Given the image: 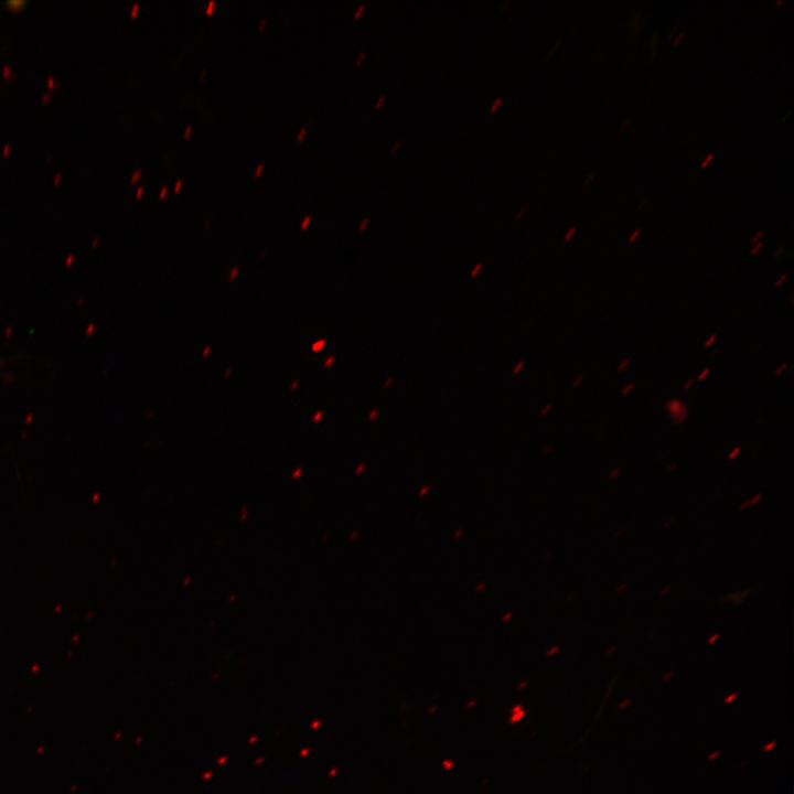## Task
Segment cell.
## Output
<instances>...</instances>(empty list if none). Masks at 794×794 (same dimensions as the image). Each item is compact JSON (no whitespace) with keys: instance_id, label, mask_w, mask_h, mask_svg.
I'll list each match as a JSON object with an SVG mask.
<instances>
[{"instance_id":"cell-34","label":"cell","mask_w":794,"mask_h":794,"mask_svg":"<svg viewBox=\"0 0 794 794\" xmlns=\"http://www.w3.org/2000/svg\"><path fill=\"white\" fill-rule=\"evenodd\" d=\"M523 365H524V363L521 362V363L517 365V367L514 369V374L518 373L519 369H522Z\"/></svg>"},{"instance_id":"cell-4","label":"cell","mask_w":794,"mask_h":794,"mask_svg":"<svg viewBox=\"0 0 794 794\" xmlns=\"http://www.w3.org/2000/svg\"><path fill=\"white\" fill-rule=\"evenodd\" d=\"M238 270H239V268L237 266L232 269V271L228 276L229 281H234L236 279V277L238 275Z\"/></svg>"},{"instance_id":"cell-19","label":"cell","mask_w":794,"mask_h":794,"mask_svg":"<svg viewBox=\"0 0 794 794\" xmlns=\"http://www.w3.org/2000/svg\"><path fill=\"white\" fill-rule=\"evenodd\" d=\"M693 384H694V378H689L687 380V383L684 385L683 390H685V391L688 390Z\"/></svg>"},{"instance_id":"cell-10","label":"cell","mask_w":794,"mask_h":794,"mask_svg":"<svg viewBox=\"0 0 794 794\" xmlns=\"http://www.w3.org/2000/svg\"><path fill=\"white\" fill-rule=\"evenodd\" d=\"M634 387H635V385H634L633 383L627 384V385L623 388L622 395H623V396L629 395V393H630Z\"/></svg>"},{"instance_id":"cell-1","label":"cell","mask_w":794,"mask_h":794,"mask_svg":"<svg viewBox=\"0 0 794 794\" xmlns=\"http://www.w3.org/2000/svg\"><path fill=\"white\" fill-rule=\"evenodd\" d=\"M665 409L675 425L682 423L688 416V406L676 398L668 399L665 403Z\"/></svg>"},{"instance_id":"cell-13","label":"cell","mask_w":794,"mask_h":794,"mask_svg":"<svg viewBox=\"0 0 794 794\" xmlns=\"http://www.w3.org/2000/svg\"><path fill=\"white\" fill-rule=\"evenodd\" d=\"M576 229H577L576 226L571 227V228L568 230V233L565 235V240H569V239L571 238V236L576 233Z\"/></svg>"},{"instance_id":"cell-20","label":"cell","mask_w":794,"mask_h":794,"mask_svg":"<svg viewBox=\"0 0 794 794\" xmlns=\"http://www.w3.org/2000/svg\"><path fill=\"white\" fill-rule=\"evenodd\" d=\"M739 452H740V447H737V448H736L734 450H732V452L729 454L728 459H729V460H732L733 458H736V455H737Z\"/></svg>"},{"instance_id":"cell-5","label":"cell","mask_w":794,"mask_h":794,"mask_svg":"<svg viewBox=\"0 0 794 794\" xmlns=\"http://www.w3.org/2000/svg\"><path fill=\"white\" fill-rule=\"evenodd\" d=\"M787 278H788V273H787V272L783 273V275L775 281V285H774V286H775V287H780L781 285H783V282H785V280H786Z\"/></svg>"},{"instance_id":"cell-40","label":"cell","mask_w":794,"mask_h":794,"mask_svg":"<svg viewBox=\"0 0 794 794\" xmlns=\"http://www.w3.org/2000/svg\"><path fill=\"white\" fill-rule=\"evenodd\" d=\"M736 695L729 696L728 699H726V702H729L730 700L734 699Z\"/></svg>"},{"instance_id":"cell-42","label":"cell","mask_w":794,"mask_h":794,"mask_svg":"<svg viewBox=\"0 0 794 794\" xmlns=\"http://www.w3.org/2000/svg\"><path fill=\"white\" fill-rule=\"evenodd\" d=\"M398 146H399V141H397V142L395 143V146H394V148H393V150H391L393 153L395 152V149H396V147H398Z\"/></svg>"},{"instance_id":"cell-6","label":"cell","mask_w":794,"mask_h":794,"mask_svg":"<svg viewBox=\"0 0 794 794\" xmlns=\"http://www.w3.org/2000/svg\"><path fill=\"white\" fill-rule=\"evenodd\" d=\"M709 372L710 369L708 367L702 369V372L698 375L697 380L702 382L708 376Z\"/></svg>"},{"instance_id":"cell-24","label":"cell","mask_w":794,"mask_h":794,"mask_svg":"<svg viewBox=\"0 0 794 794\" xmlns=\"http://www.w3.org/2000/svg\"><path fill=\"white\" fill-rule=\"evenodd\" d=\"M550 409H551V404H548V405L541 410V416L547 415V412H548Z\"/></svg>"},{"instance_id":"cell-38","label":"cell","mask_w":794,"mask_h":794,"mask_svg":"<svg viewBox=\"0 0 794 794\" xmlns=\"http://www.w3.org/2000/svg\"><path fill=\"white\" fill-rule=\"evenodd\" d=\"M167 192H168V187L164 186V187H162L160 195L164 196L167 194Z\"/></svg>"},{"instance_id":"cell-29","label":"cell","mask_w":794,"mask_h":794,"mask_svg":"<svg viewBox=\"0 0 794 794\" xmlns=\"http://www.w3.org/2000/svg\"><path fill=\"white\" fill-rule=\"evenodd\" d=\"M262 168H264V164L260 163V164L256 168V170H255V175H259V173L261 172Z\"/></svg>"},{"instance_id":"cell-17","label":"cell","mask_w":794,"mask_h":794,"mask_svg":"<svg viewBox=\"0 0 794 794\" xmlns=\"http://www.w3.org/2000/svg\"><path fill=\"white\" fill-rule=\"evenodd\" d=\"M334 361H335V357H334L333 355L329 356V357L325 360L324 366H325V367H330V366L333 364Z\"/></svg>"},{"instance_id":"cell-35","label":"cell","mask_w":794,"mask_h":794,"mask_svg":"<svg viewBox=\"0 0 794 794\" xmlns=\"http://www.w3.org/2000/svg\"><path fill=\"white\" fill-rule=\"evenodd\" d=\"M364 55H365L364 52H362V53L360 54V56H358V58H357V61H356V64H357V65L361 64V61L363 60Z\"/></svg>"},{"instance_id":"cell-32","label":"cell","mask_w":794,"mask_h":794,"mask_svg":"<svg viewBox=\"0 0 794 794\" xmlns=\"http://www.w3.org/2000/svg\"><path fill=\"white\" fill-rule=\"evenodd\" d=\"M191 130H192V126H191V125L186 126V128H185V130H184V136H189V133L191 132Z\"/></svg>"},{"instance_id":"cell-3","label":"cell","mask_w":794,"mask_h":794,"mask_svg":"<svg viewBox=\"0 0 794 794\" xmlns=\"http://www.w3.org/2000/svg\"><path fill=\"white\" fill-rule=\"evenodd\" d=\"M630 363H631V360H630V358L623 360V361L618 365V371H619V372H623V371L629 366Z\"/></svg>"},{"instance_id":"cell-11","label":"cell","mask_w":794,"mask_h":794,"mask_svg":"<svg viewBox=\"0 0 794 794\" xmlns=\"http://www.w3.org/2000/svg\"><path fill=\"white\" fill-rule=\"evenodd\" d=\"M640 234H641V229L640 228L635 229L633 232V234L630 236L629 243H634Z\"/></svg>"},{"instance_id":"cell-37","label":"cell","mask_w":794,"mask_h":794,"mask_svg":"<svg viewBox=\"0 0 794 794\" xmlns=\"http://www.w3.org/2000/svg\"><path fill=\"white\" fill-rule=\"evenodd\" d=\"M266 21H267L266 18H262V19H261L260 24H259V29H260V30H261V29L264 28V25L266 24Z\"/></svg>"},{"instance_id":"cell-18","label":"cell","mask_w":794,"mask_h":794,"mask_svg":"<svg viewBox=\"0 0 794 794\" xmlns=\"http://www.w3.org/2000/svg\"><path fill=\"white\" fill-rule=\"evenodd\" d=\"M322 416H323V411H322V410L316 411V412L314 414V416H313V421H314V422L320 421V419L322 418Z\"/></svg>"},{"instance_id":"cell-36","label":"cell","mask_w":794,"mask_h":794,"mask_svg":"<svg viewBox=\"0 0 794 794\" xmlns=\"http://www.w3.org/2000/svg\"><path fill=\"white\" fill-rule=\"evenodd\" d=\"M377 412H378V410H377V409H374V410L369 414V419H374L375 416L377 415Z\"/></svg>"},{"instance_id":"cell-22","label":"cell","mask_w":794,"mask_h":794,"mask_svg":"<svg viewBox=\"0 0 794 794\" xmlns=\"http://www.w3.org/2000/svg\"><path fill=\"white\" fill-rule=\"evenodd\" d=\"M214 4H215V2H214V1H210V2H208V6H207V8H206V12H207V13H210V12H212V11H213V9H214Z\"/></svg>"},{"instance_id":"cell-33","label":"cell","mask_w":794,"mask_h":794,"mask_svg":"<svg viewBox=\"0 0 794 794\" xmlns=\"http://www.w3.org/2000/svg\"><path fill=\"white\" fill-rule=\"evenodd\" d=\"M384 98H385L384 95L379 97L378 101H377L376 105H375L376 108H378V107L380 106V104L383 103Z\"/></svg>"},{"instance_id":"cell-27","label":"cell","mask_w":794,"mask_h":794,"mask_svg":"<svg viewBox=\"0 0 794 794\" xmlns=\"http://www.w3.org/2000/svg\"><path fill=\"white\" fill-rule=\"evenodd\" d=\"M299 384H300V382H299L298 379H296V380L290 385V389H291V390H296Z\"/></svg>"},{"instance_id":"cell-9","label":"cell","mask_w":794,"mask_h":794,"mask_svg":"<svg viewBox=\"0 0 794 794\" xmlns=\"http://www.w3.org/2000/svg\"><path fill=\"white\" fill-rule=\"evenodd\" d=\"M787 368V363H782L774 372L775 375L782 374Z\"/></svg>"},{"instance_id":"cell-8","label":"cell","mask_w":794,"mask_h":794,"mask_svg":"<svg viewBox=\"0 0 794 794\" xmlns=\"http://www.w3.org/2000/svg\"><path fill=\"white\" fill-rule=\"evenodd\" d=\"M762 246H763L762 242L757 243V245L751 249L750 255L751 256L757 255L758 251L762 248Z\"/></svg>"},{"instance_id":"cell-2","label":"cell","mask_w":794,"mask_h":794,"mask_svg":"<svg viewBox=\"0 0 794 794\" xmlns=\"http://www.w3.org/2000/svg\"><path fill=\"white\" fill-rule=\"evenodd\" d=\"M325 344H326V341L324 339H321L312 344V351L320 352L324 348Z\"/></svg>"},{"instance_id":"cell-15","label":"cell","mask_w":794,"mask_h":794,"mask_svg":"<svg viewBox=\"0 0 794 794\" xmlns=\"http://www.w3.org/2000/svg\"><path fill=\"white\" fill-rule=\"evenodd\" d=\"M310 221H311V216H310V215H309V216H305V217L302 219V222H301V224H300V227H301V228H305L307 225L310 223Z\"/></svg>"},{"instance_id":"cell-30","label":"cell","mask_w":794,"mask_h":794,"mask_svg":"<svg viewBox=\"0 0 794 794\" xmlns=\"http://www.w3.org/2000/svg\"><path fill=\"white\" fill-rule=\"evenodd\" d=\"M367 223H368V219H367V218L363 219L362 223H361V225H360V227H358V229H360V230H363Z\"/></svg>"},{"instance_id":"cell-25","label":"cell","mask_w":794,"mask_h":794,"mask_svg":"<svg viewBox=\"0 0 794 794\" xmlns=\"http://www.w3.org/2000/svg\"><path fill=\"white\" fill-rule=\"evenodd\" d=\"M305 131H307L305 128L301 129V130L299 131L298 136H297V140H301L302 137L304 136Z\"/></svg>"},{"instance_id":"cell-7","label":"cell","mask_w":794,"mask_h":794,"mask_svg":"<svg viewBox=\"0 0 794 794\" xmlns=\"http://www.w3.org/2000/svg\"><path fill=\"white\" fill-rule=\"evenodd\" d=\"M716 340H717V334L710 335V337L704 343V346L705 347L711 346Z\"/></svg>"},{"instance_id":"cell-23","label":"cell","mask_w":794,"mask_h":794,"mask_svg":"<svg viewBox=\"0 0 794 794\" xmlns=\"http://www.w3.org/2000/svg\"><path fill=\"white\" fill-rule=\"evenodd\" d=\"M502 101V98H497L495 103L491 107V111H494L497 108V105Z\"/></svg>"},{"instance_id":"cell-16","label":"cell","mask_w":794,"mask_h":794,"mask_svg":"<svg viewBox=\"0 0 794 794\" xmlns=\"http://www.w3.org/2000/svg\"><path fill=\"white\" fill-rule=\"evenodd\" d=\"M715 157L713 153H709V155L702 161L701 168H706L709 161Z\"/></svg>"},{"instance_id":"cell-41","label":"cell","mask_w":794,"mask_h":794,"mask_svg":"<svg viewBox=\"0 0 794 794\" xmlns=\"http://www.w3.org/2000/svg\"><path fill=\"white\" fill-rule=\"evenodd\" d=\"M775 744V742H772L771 744L765 747V750L768 751L770 748H772Z\"/></svg>"},{"instance_id":"cell-39","label":"cell","mask_w":794,"mask_h":794,"mask_svg":"<svg viewBox=\"0 0 794 794\" xmlns=\"http://www.w3.org/2000/svg\"><path fill=\"white\" fill-rule=\"evenodd\" d=\"M230 374H232V368H227V369H226V375H225V377L227 378L228 375H230Z\"/></svg>"},{"instance_id":"cell-28","label":"cell","mask_w":794,"mask_h":794,"mask_svg":"<svg viewBox=\"0 0 794 794\" xmlns=\"http://www.w3.org/2000/svg\"><path fill=\"white\" fill-rule=\"evenodd\" d=\"M364 7H365L364 4H361V6L357 8V11H356L355 14H354L355 18H358V15H360V13L363 11Z\"/></svg>"},{"instance_id":"cell-21","label":"cell","mask_w":794,"mask_h":794,"mask_svg":"<svg viewBox=\"0 0 794 794\" xmlns=\"http://www.w3.org/2000/svg\"><path fill=\"white\" fill-rule=\"evenodd\" d=\"M481 267H482V265H481V264H478V265L475 266V268L472 270L471 277H475V276L478 275L479 270L481 269Z\"/></svg>"},{"instance_id":"cell-43","label":"cell","mask_w":794,"mask_h":794,"mask_svg":"<svg viewBox=\"0 0 794 794\" xmlns=\"http://www.w3.org/2000/svg\"><path fill=\"white\" fill-rule=\"evenodd\" d=\"M718 754H719V752H716L715 754H712V755L710 757V760H712V759H713L715 757H717Z\"/></svg>"},{"instance_id":"cell-26","label":"cell","mask_w":794,"mask_h":794,"mask_svg":"<svg viewBox=\"0 0 794 794\" xmlns=\"http://www.w3.org/2000/svg\"><path fill=\"white\" fill-rule=\"evenodd\" d=\"M211 350H212V347H211L210 345H207V346L203 350V353H202L203 357H206V356L208 355V353H210Z\"/></svg>"},{"instance_id":"cell-44","label":"cell","mask_w":794,"mask_h":794,"mask_svg":"<svg viewBox=\"0 0 794 794\" xmlns=\"http://www.w3.org/2000/svg\"><path fill=\"white\" fill-rule=\"evenodd\" d=\"M205 72H206V71H205V69H203V71H202V74H201V76H204V75H205Z\"/></svg>"},{"instance_id":"cell-31","label":"cell","mask_w":794,"mask_h":794,"mask_svg":"<svg viewBox=\"0 0 794 794\" xmlns=\"http://www.w3.org/2000/svg\"><path fill=\"white\" fill-rule=\"evenodd\" d=\"M181 185H182V181H181V180H178L176 183H175V185H174V191H179L180 187H181Z\"/></svg>"},{"instance_id":"cell-12","label":"cell","mask_w":794,"mask_h":794,"mask_svg":"<svg viewBox=\"0 0 794 794\" xmlns=\"http://www.w3.org/2000/svg\"><path fill=\"white\" fill-rule=\"evenodd\" d=\"M762 235H763V230H759V232L753 236V238L751 239L750 243H751L752 245L759 243V239L762 237Z\"/></svg>"},{"instance_id":"cell-14","label":"cell","mask_w":794,"mask_h":794,"mask_svg":"<svg viewBox=\"0 0 794 794\" xmlns=\"http://www.w3.org/2000/svg\"><path fill=\"white\" fill-rule=\"evenodd\" d=\"M583 378H584L583 375H579L576 379H573L572 386L578 387L580 385V383H582Z\"/></svg>"}]
</instances>
